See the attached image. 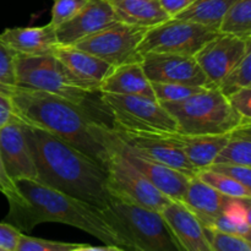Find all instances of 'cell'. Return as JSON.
Wrapping results in <instances>:
<instances>
[{
	"instance_id": "1",
	"label": "cell",
	"mask_w": 251,
	"mask_h": 251,
	"mask_svg": "<svg viewBox=\"0 0 251 251\" xmlns=\"http://www.w3.org/2000/svg\"><path fill=\"white\" fill-rule=\"evenodd\" d=\"M22 130L39 183L98 208L107 205L112 195L107 172L100 164L41 127L22 123Z\"/></svg>"
},
{
	"instance_id": "2",
	"label": "cell",
	"mask_w": 251,
	"mask_h": 251,
	"mask_svg": "<svg viewBox=\"0 0 251 251\" xmlns=\"http://www.w3.org/2000/svg\"><path fill=\"white\" fill-rule=\"evenodd\" d=\"M22 195L21 202H9L5 222L20 232H31L41 223H63L78 228L109 245L126 248L103 217L100 208L55 190L36 180L15 181Z\"/></svg>"
},
{
	"instance_id": "3",
	"label": "cell",
	"mask_w": 251,
	"mask_h": 251,
	"mask_svg": "<svg viewBox=\"0 0 251 251\" xmlns=\"http://www.w3.org/2000/svg\"><path fill=\"white\" fill-rule=\"evenodd\" d=\"M9 100L22 123L50 132L105 169L107 150L91 131L95 122L80 108L50 93L24 87H15Z\"/></svg>"
},
{
	"instance_id": "4",
	"label": "cell",
	"mask_w": 251,
	"mask_h": 251,
	"mask_svg": "<svg viewBox=\"0 0 251 251\" xmlns=\"http://www.w3.org/2000/svg\"><path fill=\"white\" fill-rule=\"evenodd\" d=\"M16 87L32 88L60 97L80 108L91 120L112 127V114L100 92L86 91L54 55L14 56Z\"/></svg>"
},
{
	"instance_id": "5",
	"label": "cell",
	"mask_w": 251,
	"mask_h": 251,
	"mask_svg": "<svg viewBox=\"0 0 251 251\" xmlns=\"http://www.w3.org/2000/svg\"><path fill=\"white\" fill-rule=\"evenodd\" d=\"M102 211L126 249L134 251H183L161 212L112 195Z\"/></svg>"
},
{
	"instance_id": "6",
	"label": "cell",
	"mask_w": 251,
	"mask_h": 251,
	"mask_svg": "<svg viewBox=\"0 0 251 251\" xmlns=\"http://www.w3.org/2000/svg\"><path fill=\"white\" fill-rule=\"evenodd\" d=\"M161 104L174 118L181 134L225 135L251 123L233 109L218 87H207L179 102Z\"/></svg>"
},
{
	"instance_id": "7",
	"label": "cell",
	"mask_w": 251,
	"mask_h": 251,
	"mask_svg": "<svg viewBox=\"0 0 251 251\" xmlns=\"http://www.w3.org/2000/svg\"><path fill=\"white\" fill-rule=\"evenodd\" d=\"M112 114L113 129L141 134L179 132L174 118L154 98L102 93Z\"/></svg>"
},
{
	"instance_id": "8",
	"label": "cell",
	"mask_w": 251,
	"mask_h": 251,
	"mask_svg": "<svg viewBox=\"0 0 251 251\" xmlns=\"http://www.w3.org/2000/svg\"><path fill=\"white\" fill-rule=\"evenodd\" d=\"M91 131L100 144L118 152L127 163L131 164L161 193H163L172 200H181L188 188L189 180L191 179L190 176L140 153L139 151L129 146L126 142L123 141L112 127L102 126L93 123L91 125Z\"/></svg>"
},
{
	"instance_id": "9",
	"label": "cell",
	"mask_w": 251,
	"mask_h": 251,
	"mask_svg": "<svg viewBox=\"0 0 251 251\" xmlns=\"http://www.w3.org/2000/svg\"><path fill=\"white\" fill-rule=\"evenodd\" d=\"M218 33L217 29L205 25L171 19L149 28L137 48V53L141 58L151 53L195 56Z\"/></svg>"
},
{
	"instance_id": "10",
	"label": "cell",
	"mask_w": 251,
	"mask_h": 251,
	"mask_svg": "<svg viewBox=\"0 0 251 251\" xmlns=\"http://www.w3.org/2000/svg\"><path fill=\"white\" fill-rule=\"evenodd\" d=\"M103 146L108 152L105 172L110 195L157 212H161L173 201L152 185L118 152L105 145Z\"/></svg>"
},
{
	"instance_id": "11",
	"label": "cell",
	"mask_w": 251,
	"mask_h": 251,
	"mask_svg": "<svg viewBox=\"0 0 251 251\" xmlns=\"http://www.w3.org/2000/svg\"><path fill=\"white\" fill-rule=\"evenodd\" d=\"M149 28L117 22L73 44L76 48L102 59L112 66L141 61L137 53Z\"/></svg>"
},
{
	"instance_id": "12",
	"label": "cell",
	"mask_w": 251,
	"mask_h": 251,
	"mask_svg": "<svg viewBox=\"0 0 251 251\" xmlns=\"http://www.w3.org/2000/svg\"><path fill=\"white\" fill-rule=\"evenodd\" d=\"M250 50L251 39L218 33L199 50L195 59L211 85L217 87L225 76L237 66Z\"/></svg>"
},
{
	"instance_id": "13",
	"label": "cell",
	"mask_w": 251,
	"mask_h": 251,
	"mask_svg": "<svg viewBox=\"0 0 251 251\" xmlns=\"http://www.w3.org/2000/svg\"><path fill=\"white\" fill-rule=\"evenodd\" d=\"M141 64L151 82L215 87L207 80L195 56L151 53L142 56Z\"/></svg>"
},
{
	"instance_id": "14",
	"label": "cell",
	"mask_w": 251,
	"mask_h": 251,
	"mask_svg": "<svg viewBox=\"0 0 251 251\" xmlns=\"http://www.w3.org/2000/svg\"><path fill=\"white\" fill-rule=\"evenodd\" d=\"M115 134L129 146L139 151L144 156L164 164V166L181 172L185 176H195L198 169L189 162L183 150L174 140V132L168 134H141V132H126L115 130Z\"/></svg>"
},
{
	"instance_id": "15",
	"label": "cell",
	"mask_w": 251,
	"mask_h": 251,
	"mask_svg": "<svg viewBox=\"0 0 251 251\" xmlns=\"http://www.w3.org/2000/svg\"><path fill=\"white\" fill-rule=\"evenodd\" d=\"M0 156L12 180L29 179L38 181L33 156L20 119L9 123L0 129Z\"/></svg>"
},
{
	"instance_id": "16",
	"label": "cell",
	"mask_w": 251,
	"mask_h": 251,
	"mask_svg": "<svg viewBox=\"0 0 251 251\" xmlns=\"http://www.w3.org/2000/svg\"><path fill=\"white\" fill-rule=\"evenodd\" d=\"M117 22V15L107 0H88L76 16L56 27V39L59 46H73Z\"/></svg>"
},
{
	"instance_id": "17",
	"label": "cell",
	"mask_w": 251,
	"mask_h": 251,
	"mask_svg": "<svg viewBox=\"0 0 251 251\" xmlns=\"http://www.w3.org/2000/svg\"><path fill=\"white\" fill-rule=\"evenodd\" d=\"M54 56L86 91L100 92V85L113 69L102 59L74 46H59Z\"/></svg>"
},
{
	"instance_id": "18",
	"label": "cell",
	"mask_w": 251,
	"mask_h": 251,
	"mask_svg": "<svg viewBox=\"0 0 251 251\" xmlns=\"http://www.w3.org/2000/svg\"><path fill=\"white\" fill-rule=\"evenodd\" d=\"M0 42L12 56L54 55L59 47L55 28L50 25L39 27H12L0 33Z\"/></svg>"
},
{
	"instance_id": "19",
	"label": "cell",
	"mask_w": 251,
	"mask_h": 251,
	"mask_svg": "<svg viewBox=\"0 0 251 251\" xmlns=\"http://www.w3.org/2000/svg\"><path fill=\"white\" fill-rule=\"evenodd\" d=\"M183 251H213L205 233V227L180 201L173 200L161 211Z\"/></svg>"
},
{
	"instance_id": "20",
	"label": "cell",
	"mask_w": 251,
	"mask_h": 251,
	"mask_svg": "<svg viewBox=\"0 0 251 251\" xmlns=\"http://www.w3.org/2000/svg\"><path fill=\"white\" fill-rule=\"evenodd\" d=\"M228 196L222 195L203 183L198 176L189 180L180 202L196 216L205 228H212L216 220L222 215Z\"/></svg>"
},
{
	"instance_id": "21",
	"label": "cell",
	"mask_w": 251,
	"mask_h": 251,
	"mask_svg": "<svg viewBox=\"0 0 251 251\" xmlns=\"http://www.w3.org/2000/svg\"><path fill=\"white\" fill-rule=\"evenodd\" d=\"M100 93L154 98L151 81L145 74L141 61L113 66L100 85Z\"/></svg>"
},
{
	"instance_id": "22",
	"label": "cell",
	"mask_w": 251,
	"mask_h": 251,
	"mask_svg": "<svg viewBox=\"0 0 251 251\" xmlns=\"http://www.w3.org/2000/svg\"><path fill=\"white\" fill-rule=\"evenodd\" d=\"M119 22L130 26L151 27L171 20L158 0H107Z\"/></svg>"
},
{
	"instance_id": "23",
	"label": "cell",
	"mask_w": 251,
	"mask_h": 251,
	"mask_svg": "<svg viewBox=\"0 0 251 251\" xmlns=\"http://www.w3.org/2000/svg\"><path fill=\"white\" fill-rule=\"evenodd\" d=\"M229 134L186 135L181 132H174L173 137L179 147L183 150L189 162L198 171H201L215 162L217 154L227 144Z\"/></svg>"
},
{
	"instance_id": "24",
	"label": "cell",
	"mask_w": 251,
	"mask_h": 251,
	"mask_svg": "<svg viewBox=\"0 0 251 251\" xmlns=\"http://www.w3.org/2000/svg\"><path fill=\"white\" fill-rule=\"evenodd\" d=\"M235 1L237 0H195L173 19L196 22L218 31L223 16Z\"/></svg>"
},
{
	"instance_id": "25",
	"label": "cell",
	"mask_w": 251,
	"mask_h": 251,
	"mask_svg": "<svg viewBox=\"0 0 251 251\" xmlns=\"http://www.w3.org/2000/svg\"><path fill=\"white\" fill-rule=\"evenodd\" d=\"M250 124L238 127L229 134L227 144L225 145L213 163L239 164L251 167V132Z\"/></svg>"
},
{
	"instance_id": "26",
	"label": "cell",
	"mask_w": 251,
	"mask_h": 251,
	"mask_svg": "<svg viewBox=\"0 0 251 251\" xmlns=\"http://www.w3.org/2000/svg\"><path fill=\"white\" fill-rule=\"evenodd\" d=\"M218 32L251 39V0H237L223 16Z\"/></svg>"
},
{
	"instance_id": "27",
	"label": "cell",
	"mask_w": 251,
	"mask_h": 251,
	"mask_svg": "<svg viewBox=\"0 0 251 251\" xmlns=\"http://www.w3.org/2000/svg\"><path fill=\"white\" fill-rule=\"evenodd\" d=\"M222 213L233 223L237 229V235L250 240L251 199L228 198Z\"/></svg>"
},
{
	"instance_id": "28",
	"label": "cell",
	"mask_w": 251,
	"mask_h": 251,
	"mask_svg": "<svg viewBox=\"0 0 251 251\" xmlns=\"http://www.w3.org/2000/svg\"><path fill=\"white\" fill-rule=\"evenodd\" d=\"M199 179L210 185L222 195L228 198H239V199H251V189L242 185L238 181L233 180L229 176L225 174L217 173L211 169H201L196 174Z\"/></svg>"
},
{
	"instance_id": "29",
	"label": "cell",
	"mask_w": 251,
	"mask_h": 251,
	"mask_svg": "<svg viewBox=\"0 0 251 251\" xmlns=\"http://www.w3.org/2000/svg\"><path fill=\"white\" fill-rule=\"evenodd\" d=\"M218 90L225 97L245 87H251V50L248 51L237 66L218 83Z\"/></svg>"
},
{
	"instance_id": "30",
	"label": "cell",
	"mask_w": 251,
	"mask_h": 251,
	"mask_svg": "<svg viewBox=\"0 0 251 251\" xmlns=\"http://www.w3.org/2000/svg\"><path fill=\"white\" fill-rule=\"evenodd\" d=\"M152 90H153L154 98L159 103L168 102H179L200 91L207 87H200V86H188L180 85V83H159L151 82Z\"/></svg>"
},
{
	"instance_id": "31",
	"label": "cell",
	"mask_w": 251,
	"mask_h": 251,
	"mask_svg": "<svg viewBox=\"0 0 251 251\" xmlns=\"http://www.w3.org/2000/svg\"><path fill=\"white\" fill-rule=\"evenodd\" d=\"M205 233L213 251H251L250 240L239 235L228 234L213 228H205Z\"/></svg>"
},
{
	"instance_id": "32",
	"label": "cell",
	"mask_w": 251,
	"mask_h": 251,
	"mask_svg": "<svg viewBox=\"0 0 251 251\" xmlns=\"http://www.w3.org/2000/svg\"><path fill=\"white\" fill-rule=\"evenodd\" d=\"M86 244H75V243L51 242V240L39 239V238H32L21 234L15 251H69L82 248Z\"/></svg>"
},
{
	"instance_id": "33",
	"label": "cell",
	"mask_w": 251,
	"mask_h": 251,
	"mask_svg": "<svg viewBox=\"0 0 251 251\" xmlns=\"http://www.w3.org/2000/svg\"><path fill=\"white\" fill-rule=\"evenodd\" d=\"M53 1L51 19L49 25L56 28L76 16L87 4L88 0H53Z\"/></svg>"
},
{
	"instance_id": "34",
	"label": "cell",
	"mask_w": 251,
	"mask_h": 251,
	"mask_svg": "<svg viewBox=\"0 0 251 251\" xmlns=\"http://www.w3.org/2000/svg\"><path fill=\"white\" fill-rule=\"evenodd\" d=\"M15 87L14 56L0 42V93L9 97Z\"/></svg>"
},
{
	"instance_id": "35",
	"label": "cell",
	"mask_w": 251,
	"mask_h": 251,
	"mask_svg": "<svg viewBox=\"0 0 251 251\" xmlns=\"http://www.w3.org/2000/svg\"><path fill=\"white\" fill-rule=\"evenodd\" d=\"M207 169L217 172V173L225 174V176L232 178L233 180L238 181L242 185L251 189V167L239 166V164L212 163L207 167Z\"/></svg>"
},
{
	"instance_id": "36",
	"label": "cell",
	"mask_w": 251,
	"mask_h": 251,
	"mask_svg": "<svg viewBox=\"0 0 251 251\" xmlns=\"http://www.w3.org/2000/svg\"><path fill=\"white\" fill-rule=\"evenodd\" d=\"M226 98L235 112L247 119H251V87L242 88Z\"/></svg>"
},
{
	"instance_id": "37",
	"label": "cell",
	"mask_w": 251,
	"mask_h": 251,
	"mask_svg": "<svg viewBox=\"0 0 251 251\" xmlns=\"http://www.w3.org/2000/svg\"><path fill=\"white\" fill-rule=\"evenodd\" d=\"M0 191L6 196L9 202H21L22 201V195L20 194L16 183L7 174L1 156H0Z\"/></svg>"
},
{
	"instance_id": "38",
	"label": "cell",
	"mask_w": 251,
	"mask_h": 251,
	"mask_svg": "<svg viewBox=\"0 0 251 251\" xmlns=\"http://www.w3.org/2000/svg\"><path fill=\"white\" fill-rule=\"evenodd\" d=\"M22 233L14 226L0 223V251H15Z\"/></svg>"
},
{
	"instance_id": "39",
	"label": "cell",
	"mask_w": 251,
	"mask_h": 251,
	"mask_svg": "<svg viewBox=\"0 0 251 251\" xmlns=\"http://www.w3.org/2000/svg\"><path fill=\"white\" fill-rule=\"evenodd\" d=\"M195 0H158L162 9L166 11L171 19L176 17V15L180 14L181 11L186 9L189 5H191Z\"/></svg>"
},
{
	"instance_id": "40",
	"label": "cell",
	"mask_w": 251,
	"mask_h": 251,
	"mask_svg": "<svg viewBox=\"0 0 251 251\" xmlns=\"http://www.w3.org/2000/svg\"><path fill=\"white\" fill-rule=\"evenodd\" d=\"M16 120H19V118L15 115L12 110L9 97L0 95V129L9 123L16 122Z\"/></svg>"
},
{
	"instance_id": "41",
	"label": "cell",
	"mask_w": 251,
	"mask_h": 251,
	"mask_svg": "<svg viewBox=\"0 0 251 251\" xmlns=\"http://www.w3.org/2000/svg\"><path fill=\"white\" fill-rule=\"evenodd\" d=\"M82 251H125L123 248L117 247V245H104V247H91V245L86 244L85 247L81 248Z\"/></svg>"
},
{
	"instance_id": "42",
	"label": "cell",
	"mask_w": 251,
	"mask_h": 251,
	"mask_svg": "<svg viewBox=\"0 0 251 251\" xmlns=\"http://www.w3.org/2000/svg\"><path fill=\"white\" fill-rule=\"evenodd\" d=\"M78 249H80V248H77V249H73V250H69V251H77Z\"/></svg>"
},
{
	"instance_id": "43",
	"label": "cell",
	"mask_w": 251,
	"mask_h": 251,
	"mask_svg": "<svg viewBox=\"0 0 251 251\" xmlns=\"http://www.w3.org/2000/svg\"><path fill=\"white\" fill-rule=\"evenodd\" d=\"M77 251H82V249H81V248H80V249H78Z\"/></svg>"
},
{
	"instance_id": "44",
	"label": "cell",
	"mask_w": 251,
	"mask_h": 251,
	"mask_svg": "<svg viewBox=\"0 0 251 251\" xmlns=\"http://www.w3.org/2000/svg\"><path fill=\"white\" fill-rule=\"evenodd\" d=\"M0 95H1V93H0Z\"/></svg>"
}]
</instances>
